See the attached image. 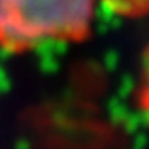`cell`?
<instances>
[{
  "mask_svg": "<svg viewBox=\"0 0 149 149\" xmlns=\"http://www.w3.org/2000/svg\"><path fill=\"white\" fill-rule=\"evenodd\" d=\"M95 0H0V49L8 52L87 35Z\"/></svg>",
  "mask_w": 149,
  "mask_h": 149,
  "instance_id": "cell-1",
  "label": "cell"
},
{
  "mask_svg": "<svg viewBox=\"0 0 149 149\" xmlns=\"http://www.w3.org/2000/svg\"><path fill=\"white\" fill-rule=\"evenodd\" d=\"M136 103H138L139 112L149 118V50L145 54L141 72H139V81H138V89H136Z\"/></svg>",
  "mask_w": 149,
  "mask_h": 149,
  "instance_id": "cell-2",
  "label": "cell"
}]
</instances>
